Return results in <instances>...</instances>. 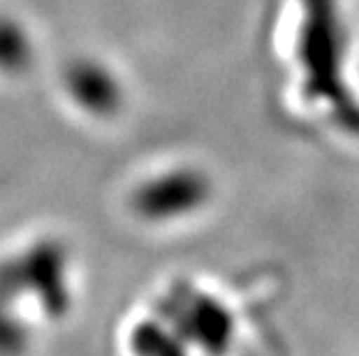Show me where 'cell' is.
Here are the masks:
<instances>
[{
	"instance_id": "cell-1",
	"label": "cell",
	"mask_w": 359,
	"mask_h": 356,
	"mask_svg": "<svg viewBox=\"0 0 359 356\" xmlns=\"http://www.w3.org/2000/svg\"><path fill=\"white\" fill-rule=\"evenodd\" d=\"M209 199V183L193 166H165L140 176L128 194L133 215L147 225L177 222L200 211Z\"/></svg>"
},
{
	"instance_id": "cell-2",
	"label": "cell",
	"mask_w": 359,
	"mask_h": 356,
	"mask_svg": "<svg viewBox=\"0 0 359 356\" xmlns=\"http://www.w3.org/2000/svg\"><path fill=\"white\" fill-rule=\"evenodd\" d=\"M65 95L88 116L107 118L123 107V81L97 58H77L63 72Z\"/></svg>"
},
{
	"instance_id": "cell-3",
	"label": "cell",
	"mask_w": 359,
	"mask_h": 356,
	"mask_svg": "<svg viewBox=\"0 0 359 356\" xmlns=\"http://www.w3.org/2000/svg\"><path fill=\"white\" fill-rule=\"evenodd\" d=\"M33 63V40L17 19L0 14V74H21Z\"/></svg>"
}]
</instances>
